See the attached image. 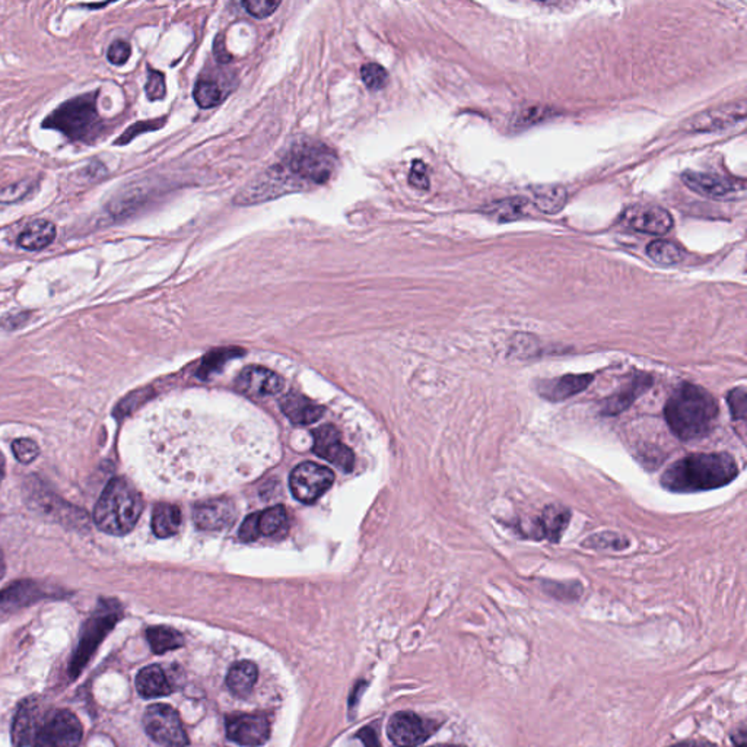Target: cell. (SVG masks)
<instances>
[{
  "label": "cell",
  "instance_id": "cell-1",
  "mask_svg": "<svg viewBox=\"0 0 747 747\" xmlns=\"http://www.w3.org/2000/svg\"><path fill=\"white\" fill-rule=\"evenodd\" d=\"M276 451L270 425L233 405L176 403L155 415L149 425L153 473L185 494L221 490L253 478L274 463Z\"/></svg>",
  "mask_w": 747,
  "mask_h": 747
},
{
  "label": "cell",
  "instance_id": "cell-2",
  "mask_svg": "<svg viewBox=\"0 0 747 747\" xmlns=\"http://www.w3.org/2000/svg\"><path fill=\"white\" fill-rule=\"evenodd\" d=\"M339 160L323 144L301 142L281 162L267 169L256 183L235 199L237 205H256L291 192L323 185L333 177Z\"/></svg>",
  "mask_w": 747,
  "mask_h": 747
},
{
  "label": "cell",
  "instance_id": "cell-3",
  "mask_svg": "<svg viewBox=\"0 0 747 747\" xmlns=\"http://www.w3.org/2000/svg\"><path fill=\"white\" fill-rule=\"evenodd\" d=\"M737 476V462L727 453H695L667 467L660 480L673 494H696L727 487Z\"/></svg>",
  "mask_w": 747,
  "mask_h": 747
},
{
  "label": "cell",
  "instance_id": "cell-4",
  "mask_svg": "<svg viewBox=\"0 0 747 747\" xmlns=\"http://www.w3.org/2000/svg\"><path fill=\"white\" fill-rule=\"evenodd\" d=\"M718 402L710 391L692 382H682L664 406L671 432L682 441L703 439L718 418Z\"/></svg>",
  "mask_w": 747,
  "mask_h": 747
},
{
  "label": "cell",
  "instance_id": "cell-5",
  "mask_svg": "<svg viewBox=\"0 0 747 747\" xmlns=\"http://www.w3.org/2000/svg\"><path fill=\"white\" fill-rule=\"evenodd\" d=\"M142 511L144 501L136 488L125 478H114L94 508V522L107 535L125 536L135 529Z\"/></svg>",
  "mask_w": 747,
  "mask_h": 747
},
{
  "label": "cell",
  "instance_id": "cell-6",
  "mask_svg": "<svg viewBox=\"0 0 747 747\" xmlns=\"http://www.w3.org/2000/svg\"><path fill=\"white\" fill-rule=\"evenodd\" d=\"M45 129L57 130L79 144H93L104 129L97 110V93H88L59 105L43 121Z\"/></svg>",
  "mask_w": 747,
  "mask_h": 747
},
{
  "label": "cell",
  "instance_id": "cell-7",
  "mask_svg": "<svg viewBox=\"0 0 747 747\" xmlns=\"http://www.w3.org/2000/svg\"><path fill=\"white\" fill-rule=\"evenodd\" d=\"M121 607L116 600H103L97 611L84 623L81 639L78 645L72 661L69 664V673L77 677L82 669L86 666L93 657L101 641L107 636L114 625L120 620Z\"/></svg>",
  "mask_w": 747,
  "mask_h": 747
},
{
  "label": "cell",
  "instance_id": "cell-8",
  "mask_svg": "<svg viewBox=\"0 0 747 747\" xmlns=\"http://www.w3.org/2000/svg\"><path fill=\"white\" fill-rule=\"evenodd\" d=\"M144 727L149 737L162 747H185L189 737L178 712L165 703H153L144 714Z\"/></svg>",
  "mask_w": 747,
  "mask_h": 747
},
{
  "label": "cell",
  "instance_id": "cell-9",
  "mask_svg": "<svg viewBox=\"0 0 747 747\" xmlns=\"http://www.w3.org/2000/svg\"><path fill=\"white\" fill-rule=\"evenodd\" d=\"M82 740V724L70 711H59L37 728L34 747H78Z\"/></svg>",
  "mask_w": 747,
  "mask_h": 747
},
{
  "label": "cell",
  "instance_id": "cell-10",
  "mask_svg": "<svg viewBox=\"0 0 747 747\" xmlns=\"http://www.w3.org/2000/svg\"><path fill=\"white\" fill-rule=\"evenodd\" d=\"M333 480V473L327 467L302 463L291 473V492L300 503L313 504L330 489Z\"/></svg>",
  "mask_w": 747,
  "mask_h": 747
},
{
  "label": "cell",
  "instance_id": "cell-11",
  "mask_svg": "<svg viewBox=\"0 0 747 747\" xmlns=\"http://www.w3.org/2000/svg\"><path fill=\"white\" fill-rule=\"evenodd\" d=\"M682 181L692 192L701 196L710 197V199H717V201L739 199L743 196L744 189H746L743 180L724 177L718 174L698 173V171L683 173Z\"/></svg>",
  "mask_w": 747,
  "mask_h": 747
},
{
  "label": "cell",
  "instance_id": "cell-12",
  "mask_svg": "<svg viewBox=\"0 0 747 747\" xmlns=\"http://www.w3.org/2000/svg\"><path fill=\"white\" fill-rule=\"evenodd\" d=\"M434 724L415 712H398L389 721L387 735L398 747H416L430 739L435 731Z\"/></svg>",
  "mask_w": 747,
  "mask_h": 747
},
{
  "label": "cell",
  "instance_id": "cell-13",
  "mask_svg": "<svg viewBox=\"0 0 747 747\" xmlns=\"http://www.w3.org/2000/svg\"><path fill=\"white\" fill-rule=\"evenodd\" d=\"M226 727L228 739L240 746H261L270 737V723L263 715H231Z\"/></svg>",
  "mask_w": 747,
  "mask_h": 747
},
{
  "label": "cell",
  "instance_id": "cell-14",
  "mask_svg": "<svg viewBox=\"0 0 747 747\" xmlns=\"http://www.w3.org/2000/svg\"><path fill=\"white\" fill-rule=\"evenodd\" d=\"M314 451L316 455L324 458L341 471H354L355 456L350 448L341 442L339 431L332 425L322 426L313 431Z\"/></svg>",
  "mask_w": 747,
  "mask_h": 747
},
{
  "label": "cell",
  "instance_id": "cell-15",
  "mask_svg": "<svg viewBox=\"0 0 747 747\" xmlns=\"http://www.w3.org/2000/svg\"><path fill=\"white\" fill-rule=\"evenodd\" d=\"M746 117V103L744 100L733 104L723 105L718 109L707 110L703 113L696 114L686 123L689 132H719L731 126L737 125Z\"/></svg>",
  "mask_w": 747,
  "mask_h": 747
},
{
  "label": "cell",
  "instance_id": "cell-16",
  "mask_svg": "<svg viewBox=\"0 0 747 747\" xmlns=\"http://www.w3.org/2000/svg\"><path fill=\"white\" fill-rule=\"evenodd\" d=\"M625 222L635 231L664 235L670 233L675 226L673 217L669 210L659 205H635L625 212Z\"/></svg>",
  "mask_w": 747,
  "mask_h": 747
},
{
  "label": "cell",
  "instance_id": "cell-17",
  "mask_svg": "<svg viewBox=\"0 0 747 747\" xmlns=\"http://www.w3.org/2000/svg\"><path fill=\"white\" fill-rule=\"evenodd\" d=\"M288 526V513L283 506H274L249 515L240 527L242 542H254L261 536H275Z\"/></svg>",
  "mask_w": 747,
  "mask_h": 747
},
{
  "label": "cell",
  "instance_id": "cell-18",
  "mask_svg": "<svg viewBox=\"0 0 747 747\" xmlns=\"http://www.w3.org/2000/svg\"><path fill=\"white\" fill-rule=\"evenodd\" d=\"M238 390L254 398L275 396L283 389V380L274 371L261 366H247L237 378Z\"/></svg>",
  "mask_w": 747,
  "mask_h": 747
},
{
  "label": "cell",
  "instance_id": "cell-19",
  "mask_svg": "<svg viewBox=\"0 0 747 747\" xmlns=\"http://www.w3.org/2000/svg\"><path fill=\"white\" fill-rule=\"evenodd\" d=\"M593 382V374H567L562 377L542 380L536 384L540 398L549 402H562L586 390Z\"/></svg>",
  "mask_w": 747,
  "mask_h": 747
},
{
  "label": "cell",
  "instance_id": "cell-20",
  "mask_svg": "<svg viewBox=\"0 0 747 747\" xmlns=\"http://www.w3.org/2000/svg\"><path fill=\"white\" fill-rule=\"evenodd\" d=\"M193 519L199 529L224 530L235 520V506L226 498L209 499L194 506Z\"/></svg>",
  "mask_w": 747,
  "mask_h": 747
},
{
  "label": "cell",
  "instance_id": "cell-21",
  "mask_svg": "<svg viewBox=\"0 0 747 747\" xmlns=\"http://www.w3.org/2000/svg\"><path fill=\"white\" fill-rule=\"evenodd\" d=\"M653 382H654V380H653L651 374L636 371L634 377L625 386L620 387L618 393L612 394L611 398H607L602 403L600 412H602L603 416H616V415L622 414L623 410L631 406L639 396H643L653 386Z\"/></svg>",
  "mask_w": 747,
  "mask_h": 747
},
{
  "label": "cell",
  "instance_id": "cell-22",
  "mask_svg": "<svg viewBox=\"0 0 747 747\" xmlns=\"http://www.w3.org/2000/svg\"><path fill=\"white\" fill-rule=\"evenodd\" d=\"M571 511L565 506L549 505L533 521L530 538L558 543L570 524Z\"/></svg>",
  "mask_w": 747,
  "mask_h": 747
},
{
  "label": "cell",
  "instance_id": "cell-23",
  "mask_svg": "<svg viewBox=\"0 0 747 747\" xmlns=\"http://www.w3.org/2000/svg\"><path fill=\"white\" fill-rule=\"evenodd\" d=\"M49 597V591L36 581H17L0 591V612L20 611L38 600Z\"/></svg>",
  "mask_w": 747,
  "mask_h": 747
},
{
  "label": "cell",
  "instance_id": "cell-24",
  "mask_svg": "<svg viewBox=\"0 0 747 747\" xmlns=\"http://www.w3.org/2000/svg\"><path fill=\"white\" fill-rule=\"evenodd\" d=\"M173 670L152 664L142 669L136 676V689L144 698H161L174 692Z\"/></svg>",
  "mask_w": 747,
  "mask_h": 747
},
{
  "label": "cell",
  "instance_id": "cell-25",
  "mask_svg": "<svg viewBox=\"0 0 747 747\" xmlns=\"http://www.w3.org/2000/svg\"><path fill=\"white\" fill-rule=\"evenodd\" d=\"M283 414L290 418L291 423L298 425H309L317 423L322 418L323 409L317 403L311 402L306 396L300 393H290L281 403Z\"/></svg>",
  "mask_w": 747,
  "mask_h": 747
},
{
  "label": "cell",
  "instance_id": "cell-26",
  "mask_svg": "<svg viewBox=\"0 0 747 747\" xmlns=\"http://www.w3.org/2000/svg\"><path fill=\"white\" fill-rule=\"evenodd\" d=\"M56 240V226L52 222L38 219L25 226L24 231L18 237L21 249L29 251L45 250Z\"/></svg>",
  "mask_w": 747,
  "mask_h": 747
},
{
  "label": "cell",
  "instance_id": "cell-27",
  "mask_svg": "<svg viewBox=\"0 0 747 747\" xmlns=\"http://www.w3.org/2000/svg\"><path fill=\"white\" fill-rule=\"evenodd\" d=\"M259 670L251 661H240L229 669L226 686L234 695L245 696L251 692L258 682Z\"/></svg>",
  "mask_w": 747,
  "mask_h": 747
},
{
  "label": "cell",
  "instance_id": "cell-28",
  "mask_svg": "<svg viewBox=\"0 0 747 747\" xmlns=\"http://www.w3.org/2000/svg\"><path fill=\"white\" fill-rule=\"evenodd\" d=\"M181 513L171 504H158L152 514V530L161 538H171L180 530Z\"/></svg>",
  "mask_w": 747,
  "mask_h": 747
},
{
  "label": "cell",
  "instance_id": "cell-29",
  "mask_svg": "<svg viewBox=\"0 0 747 747\" xmlns=\"http://www.w3.org/2000/svg\"><path fill=\"white\" fill-rule=\"evenodd\" d=\"M533 199H535L536 208L540 212L554 215V213L561 212L563 206L567 205V190L559 187V185L538 187L533 192Z\"/></svg>",
  "mask_w": 747,
  "mask_h": 747
},
{
  "label": "cell",
  "instance_id": "cell-30",
  "mask_svg": "<svg viewBox=\"0 0 747 747\" xmlns=\"http://www.w3.org/2000/svg\"><path fill=\"white\" fill-rule=\"evenodd\" d=\"M146 638L155 654H165L167 651L177 650L185 644L183 635L169 627L149 628Z\"/></svg>",
  "mask_w": 747,
  "mask_h": 747
},
{
  "label": "cell",
  "instance_id": "cell-31",
  "mask_svg": "<svg viewBox=\"0 0 747 747\" xmlns=\"http://www.w3.org/2000/svg\"><path fill=\"white\" fill-rule=\"evenodd\" d=\"M647 256L659 265H677L683 260V250L670 240H655L648 244Z\"/></svg>",
  "mask_w": 747,
  "mask_h": 747
},
{
  "label": "cell",
  "instance_id": "cell-32",
  "mask_svg": "<svg viewBox=\"0 0 747 747\" xmlns=\"http://www.w3.org/2000/svg\"><path fill=\"white\" fill-rule=\"evenodd\" d=\"M527 208H529V201H524L521 197H517V199H508V201L492 203L485 212L489 217L498 219V221L508 222L526 217Z\"/></svg>",
  "mask_w": 747,
  "mask_h": 747
},
{
  "label": "cell",
  "instance_id": "cell-33",
  "mask_svg": "<svg viewBox=\"0 0 747 747\" xmlns=\"http://www.w3.org/2000/svg\"><path fill=\"white\" fill-rule=\"evenodd\" d=\"M194 101L201 109H212L226 98L221 85L213 79H199L193 91Z\"/></svg>",
  "mask_w": 747,
  "mask_h": 747
},
{
  "label": "cell",
  "instance_id": "cell-34",
  "mask_svg": "<svg viewBox=\"0 0 747 747\" xmlns=\"http://www.w3.org/2000/svg\"><path fill=\"white\" fill-rule=\"evenodd\" d=\"M34 712H36L34 708L29 707V705H24L18 712L12 728V739L15 746L20 747L22 744L29 743L31 737L36 735V731H34V717L36 715H34Z\"/></svg>",
  "mask_w": 747,
  "mask_h": 747
},
{
  "label": "cell",
  "instance_id": "cell-35",
  "mask_svg": "<svg viewBox=\"0 0 747 747\" xmlns=\"http://www.w3.org/2000/svg\"><path fill=\"white\" fill-rule=\"evenodd\" d=\"M361 78L366 88H370L371 91H378L389 84V73L378 63H366L362 66Z\"/></svg>",
  "mask_w": 747,
  "mask_h": 747
},
{
  "label": "cell",
  "instance_id": "cell-36",
  "mask_svg": "<svg viewBox=\"0 0 747 747\" xmlns=\"http://www.w3.org/2000/svg\"><path fill=\"white\" fill-rule=\"evenodd\" d=\"M167 123V119H157V120L139 121L136 125L130 126L129 129L126 130L116 141V145H126L132 142L135 137L139 136L142 133L153 132V130L161 129L162 126Z\"/></svg>",
  "mask_w": 747,
  "mask_h": 747
},
{
  "label": "cell",
  "instance_id": "cell-37",
  "mask_svg": "<svg viewBox=\"0 0 747 747\" xmlns=\"http://www.w3.org/2000/svg\"><path fill=\"white\" fill-rule=\"evenodd\" d=\"M33 190L34 183H31V181L25 180L15 183V185H9V187L0 192V203H4V205L17 203V201H22V199L33 193Z\"/></svg>",
  "mask_w": 747,
  "mask_h": 747
},
{
  "label": "cell",
  "instance_id": "cell-38",
  "mask_svg": "<svg viewBox=\"0 0 747 747\" xmlns=\"http://www.w3.org/2000/svg\"><path fill=\"white\" fill-rule=\"evenodd\" d=\"M12 450L17 460H20L21 463H25V464H29V463L34 462L38 457V455H40L38 444L29 439H15L12 442Z\"/></svg>",
  "mask_w": 747,
  "mask_h": 747
},
{
  "label": "cell",
  "instance_id": "cell-39",
  "mask_svg": "<svg viewBox=\"0 0 747 747\" xmlns=\"http://www.w3.org/2000/svg\"><path fill=\"white\" fill-rule=\"evenodd\" d=\"M727 402L733 419H735V421H744L746 419L747 410L746 389L744 387H737L735 390H731L728 393Z\"/></svg>",
  "mask_w": 747,
  "mask_h": 747
},
{
  "label": "cell",
  "instance_id": "cell-40",
  "mask_svg": "<svg viewBox=\"0 0 747 747\" xmlns=\"http://www.w3.org/2000/svg\"><path fill=\"white\" fill-rule=\"evenodd\" d=\"M145 91L149 100H162V98L165 97V94H167V85H165L164 73L153 70V69H149Z\"/></svg>",
  "mask_w": 747,
  "mask_h": 747
},
{
  "label": "cell",
  "instance_id": "cell-41",
  "mask_svg": "<svg viewBox=\"0 0 747 747\" xmlns=\"http://www.w3.org/2000/svg\"><path fill=\"white\" fill-rule=\"evenodd\" d=\"M242 6H244L245 11H247L251 17L263 20V18L270 17V15H272V13H274L279 6H281V2H270V0H247V2H242Z\"/></svg>",
  "mask_w": 747,
  "mask_h": 747
},
{
  "label": "cell",
  "instance_id": "cell-42",
  "mask_svg": "<svg viewBox=\"0 0 747 747\" xmlns=\"http://www.w3.org/2000/svg\"><path fill=\"white\" fill-rule=\"evenodd\" d=\"M130 54H132V47L129 43L123 40H116L111 43L107 52V59L110 63L114 66H123L126 62L129 61Z\"/></svg>",
  "mask_w": 747,
  "mask_h": 747
},
{
  "label": "cell",
  "instance_id": "cell-43",
  "mask_svg": "<svg viewBox=\"0 0 747 747\" xmlns=\"http://www.w3.org/2000/svg\"><path fill=\"white\" fill-rule=\"evenodd\" d=\"M409 185L415 189L428 190L430 189V176H428V168L423 161H415L412 165L409 174Z\"/></svg>",
  "mask_w": 747,
  "mask_h": 747
},
{
  "label": "cell",
  "instance_id": "cell-44",
  "mask_svg": "<svg viewBox=\"0 0 747 747\" xmlns=\"http://www.w3.org/2000/svg\"><path fill=\"white\" fill-rule=\"evenodd\" d=\"M609 536H611V533H609V535H607V533H603V535L593 536V538H588V540H586L584 543L593 542V545H588V546L603 547V549H606V547L607 549H625V547H628L627 538H620L619 540H615V542H611V540H609Z\"/></svg>",
  "mask_w": 747,
  "mask_h": 747
},
{
  "label": "cell",
  "instance_id": "cell-45",
  "mask_svg": "<svg viewBox=\"0 0 747 747\" xmlns=\"http://www.w3.org/2000/svg\"><path fill=\"white\" fill-rule=\"evenodd\" d=\"M546 114L547 110L543 109V107H531V109L524 110L517 120H519L520 126L533 125V123L540 121V119H545Z\"/></svg>",
  "mask_w": 747,
  "mask_h": 747
},
{
  "label": "cell",
  "instance_id": "cell-46",
  "mask_svg": "<svg viewBox=\"0 0 747 747\" xmlns=\"http://www.w3.org/2000/svg\"><path fill=\"white\" fill-rule=\"evenodd\" d=\"M357 739L361 740L362 743L365 747H380V742H378L377 733L375 730L371 727L362 728L359 733H357Z\"/></svg>",
  "mask_w": 747,
  "mask_h": 747
},
{
  "label": "cell",
  "instance_id": "cell-47",
  "mask_svg": "<svg viewBox=\"0 0 747 747\" xmlns=\"http://www.w3.org/2000/svg\"><path fill=\"white\" fill-rule=\"evenodd\" d=\"M213 53H215V57H217V61L219 63H228L233 59V56L229 54L228 50L226 49V45H224V37H218L217 40H215V49H213Z\"/></svg>",
  "mask_w": 747,
  "mask_h": 747
},
{
  "label": "cell",
  "instance_id": "cell-48",
  "mask_svg": "<svg viewBox=\"0 0 747 747\" xmlns=\"http://www.w3.org/2000/svg\"><path fill=\"white\" fill-rule=\"evenodd\" d=\"M4 572H6V563H4V554L0 552V579H4Z\"/></svg>",
  "mask_w": 747,
  "mask_h": 747
},
{
  "label": "cell",
  "instance_id": "cell-49",
  "mask_svg": "<svg viewBox=\"0 0 747 747\" xmlns=\"http://www.w3.org/2000/svg\"><path fill=\"white\" fill-rule=\"evenodd\" d=\"M4 457L2 455V451H0V483L4 480Z\"/></svg>",
  "mask_w": 747,
  "mask_h": 747
},
{
  "label": "cell",
  "instance_id": "cell-50",
  "mask_svg": "<svg viewBox=\"0 0 747 747\" xmlns=\"http://www.w3.org/2000/svg\"><path fill=\"white\" fill-rule=\"evenodd\" d=\"M103 6H107V4H88V8H103Z\"/></svg>",
  "mask_w": 747,
  "mask_h": 747
},
{
  "label": "cell",
  "instance_id": "cell-51",
  "mask_svg": "<svg viewBox=\"0 0 747 747\" xmlns=\"http://www.w3.org/2000/svg\"><path fill=\"white\" fill-rule=\"evenodd\" d=\"M432 747H462V746H447V744H437V746Z\"/></svg>",
  "mask_w": 747,
  "mask_h": 747
}]
</instances>
